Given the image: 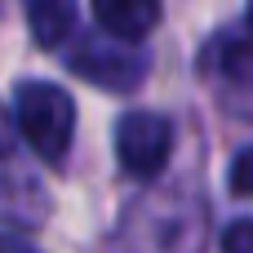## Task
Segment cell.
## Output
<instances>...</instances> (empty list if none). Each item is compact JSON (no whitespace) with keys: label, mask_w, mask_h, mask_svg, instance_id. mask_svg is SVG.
I'll use <instances>...</instances> for the list:
<instances>
[{"label":"cell","mask_w":253,"mask_h":253,"mask_svg":"<svg viewBox=\"0 0 253 253\" xmlns=\"http://www.w3.org/2000/svg\"><path fill=\"white\" fill-rule=\"evenodd\" d=\"M209 236V209L196 191L160 187L129 205L111 253H200Z\"/></svg>","instance_id":"cell-1"},{"label":"cell","mask_w":253,"mask_h":253,"mask_svg":"<svg viewBox=\"0 0 253 253\" xmlns=\"http://www.w3.org/2000/svg\"><path fill=\"white\" fill-rule=\"evenodd\" d=\"M13 129L40 160L58 165L76 133V107L67 89L53 80H22L13 93Z\"/></svg>","instance_id":"cell-2"},{"label":"cell","mask_w":253,"mask_h":253,"mask_svg":"<svg viewBox=\"0 0 253 253\" xmlns=\"http://www.w3.org/2000/svg\"><path fill=\"white\" fill-rule=\"evenodd\" d=\"M62 58H67L89 84H98V89H116V93L138 89L142 76H147V53L133 49V44H125V40H116V36H107V31H102V36H84V31H76V36L67 40Z\"/></svg>","instance_id":"cell-3"},{"label":"cell","mask_w":253,"mask_h":253,"mask_svg":"<svg viewBox=\"0 0 253 253\" xmlns=\"http://www.w3.org/2000/svg\"><path fill=\"white\" fill-rule=\"evenodd\" d=\"M49 213V196L36 178V169L27 165L18 138H13V125L4 120V107H0V218L18 222V227H40Z\"/></svg>","instance_id":"cell-4"},{"label":"cell","mask_w":253,"mask_h":253,"mask_svg":"<svg viewBox=\"0 0 253 253\" xmlns=\"http://www.w3.org/2000/svg\"><path fill=\"white\" fill-rule=\"evenodd\" d=\"M116 156L129 173L156 178L173 156V120L160 111H125L116 125Z\"/></svg>","instance_id":"cell-5"},{"label":"cell","mask_w":253,"mask_h":253,"mask_svg":"<svg viewBox=\"0 0 253 253\" xmlns=\"http://www.w3.org/2000/svg\"><path fill=\"white\" fill-rule=\"evenodd\" d=\"M213 71L222 80V93L236 111L253 116V36H222L213 49Z\"/></svg>","instance_id":"cell-6"},{"label":"cell","mask_w":253,"mask_h":253,"mask_svg":"<svg viewBox=\"0 0 253 253\" xmlns=\"http://www.w3.org/2000/svg\"><path fill=\"white\" fill-rule=\"evenodd\" d=\"M93 18L107 36L125 40V44H138L156 22H160V4L156 0H98L93 4Z\"/></svg>","instance_id":"cell-7"},{"label":"cell","mask_w":253,"mask_h":253,"mask_svg":"<svg viewBox=\"0 0 253 253\" xmlns=\"http://www.w3.org/2000/svg\"><path fill=\"white\" fill-rule=\"evenodd\" d=\"M27 22H31V36L44 44V49H67V40L80 31V18H76V4H62V0H31L27 4Z\"/></svg>","instance_id":"cell-8"},{"label":"cell","mask_w":253,"mask_h":253,"mask_svg":"<svg viewBox=\"0 0 253 253\" xmlns=\"http://www.w3.org/2000/svg\"><path fill=\"white\" fill-rule=\"evenodd\" d=\"M222 253H253V218H240L222 231Z\"/></svg>","instance_id":"cell-9"},{"label":"cell","mask_w":253,"mask_h":253,"mask_svg":"<svg viewBox=\"0 0 253 253\" xmlns=\"http://www.w3.org/2000/svg\"><path fill=\"white\" fill-rule=\"evenodd\" d=\"M231 191L236 196H253V147L240 151L236 165H231Z\"/></svg>","instance_id":"cell-10"},{"label":"cell","mask_w":253,"mask_h":253,"mask_svg":"<svg viewBox=\"0 0 253 253\" xmlns=\"http://www.w3.org/2000/svg\"><path fill=\"white\" fill-rule=\"evenodd\" d=\"M0 253H40V249H31L27 240H18V236H4V231H0Z\"/></svg>","instance_id":"cell-11"},{"label":"cell","mask_w":253,"mask_h":253,"mask_svg":"<svg viewBox=\"0 0 253 253\" xmlns=\"http://www.w3.org/2000/svg\"><path fill=\"white\" fill-rule=\"evenodd\" d=\"M245 22H249V27H253V9H249V13H245Z\"/></svg>","instance_id":"cell-12"}]
</instances>
